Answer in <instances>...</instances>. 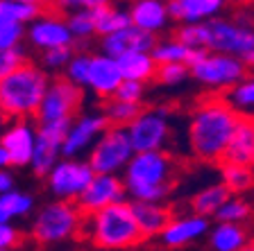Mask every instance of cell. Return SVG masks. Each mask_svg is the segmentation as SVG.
<instances>
[{"mask_svg":"<svg viewBox=\"0 0 254 251\" xmlns=\"http://www.w3.org/2000/svg\"><path fill=\"white\" fill-rule=\"evenodd\" d=\"M25 37L30 43L39 50H55V48H73V34L68 32V25L59 14L55 11H46L32 21L25 30Z\"/></svg>","mask_w":254,"mask_h":251,"instance_id":"cell-14","label":"cell"},{"mask_svg":"<svg viewBox=\"0 0 254 251\" xmlns=\"http://www.w3.org/2000/svg\"><path fill=\"white\" fill-rule=\"evenodd\" d=\"M14 190V177L9 170H0V195H7Z\"/></svg>","mask_w":254,"mask_h":251,"instance_id":"cell-42","label":"cell"},{"mask_svg":"<svg viewBox=\"0 0 254 251\" xmlns=\"http://www.w3.org/2000/svg\"><path fill=\"white\" fill-rule=\"evenodd\" d=\"M127 138L132 143L134 154H145V152H161V147L168 141V115L164 109L154 111H141L136 120L132 125L125 127Z\"/></svg>","mask_w":254,"mask_h":251,"instance_id":"cell-9","label":"cell"},{"mask_svg":"<svg viewBox=\"0 0 254 251\" xmlns=\"http://www.w3.org/2000/svg\"><path fill=\"white\" fill-rule=\"evenodd\" d=\"M82 102V89L73 86L68 79H53L39 104L37 118L41 125L57 120H73V113Z\"/></svg>","mask_w":254,"mask_h":251,"instance_id":"cell-10","label":"cell"},{"mask_svg":"<svg viewBox=\"0 0 254 251\" xmlns=\"http://www.w3.org/2000/svg\"><path fill=\"white\" fill-rule=\"evenodd\" d=\"M206 231H209V220L206 217L186 215V217H177V220L168 222V226L161 231V242L166 247H184L189 242L202 238Z\"/></svg>","mask_w":254,"mask_h":251,"instance_id":"cell-21","label":"cell"},{"mask_svg":"<svg viewBox=\"0 0 254 251\" xmlns=\"http://www.w3.org/2000/svg\"><path fill=\"white\" fill-rule=\"evenodd\" d=\"M241 251H254V245H248L245 249H241Z\"/></svg>","mask_w":254,"mask_h":251,"instance_id":"cell-45","label":"cell"},{"mask_svg":"<svg viewBox=\"0 0 254 251\" xmlns=\"http://www.w3.org/2000/svg\"><path fill=\"white\" fill-rule=\"evenodd\" d=\"M89 59H91V54H73V59H70L68 66H66V79H68L73 86H77V89L86 86Z\"/></svg>","mask_w":254,"mask_h":251,"instance_id":"cell-36","label":"cell"},{"mask_svg":"<svg viewBox=\"0 0 254 251\" xmlns=\"http://www.w3.org/2000/svg\"><path fill=\"white\" fill-rule=\"evenodd\" d=\"M23 39H25V25L0 18V50H18Z\"/></svg>","mask_w":254,"mask_h":251,"instance_id":"cell-35","label":"cell"},{"mask_svg":"<svg viewBox=\"0 0 254 251\" xmlns=\"http://www.w3.org/2000/svg\"><path fill=\"white\" fill-rule=\"evenodd\" d=\"M222 163L229 165H243L252 170L254 165V115L238 113L234 134L229 138V145L225 150Z\"/></svg>","mask_w":254,"mask_h":251,"instance_id":"cell-16","label":"cell"},{"mask_svg":"<svg viewBox=\"0 0 254 251\" xmlns=\"http://www.w3.org/2000/svg\"><path fill=\"white\" fill-rule=\"evenodd\" d=\"M127 27H132L129 11L118 9V7L109 5V2H105L100 9L95 11V34L109 37V34H116V32L127 30Z\"/></svg>","mask_w":254,"mask_h":251,"instance_id":"cell-28","label":"cell"},{"mask_svg":"<svg viewBox=\"0 0 254 251\" xmlns=\"http://www.w3.org/2000/svg\"><path fill=\"white\" fill-rule=\"evenodd\" d=\"M227 104L232 106L234 111H248L254 109V79H243V82L234 86L232 93H229Z\"/></svg>","mask_w":254,"mask_h":251,"instance_id":"cell-34","label":"cell"},{"mask_svg":"<svg viewBox=\"0 0 254 251\" xmlns=\"http://www.w3.org/2000/svg\"><path fill=\"white\" fill-rule=\"evenodd\" d=\"M70 59H73V48H55V50H46L43 52L41 61L48 70H59V68H66Z\"/></svg>","mask_w":254,"mask_h":251,"instance_id":"cell-37","label":"cell"},{"mask_svg":"<svg viewBox=\"0 0 254 251\" xmlns=\"http://www.w3.org/2000/svg\"><path fill=\"white\" fill-rule=\"evenodd\" d=\"M116 102H125V104H141V98H143V84L136 82H125L123 79L121 86L116 89V93L111 95Z\"/></svg>","mask_w":254,"mask_h":251,"instance_id":"cell-38","label":"cell"},{"mask_svg":"<svg viewBox=\"0 0 254 251\" xmlns=\"http://www.w3.org/2000/svg\"><path fill=\"white\" fill-rule=\"evenodd\" d=\"M175 179L173 158L164 152L134 154L125 167V193L141 204H161L168 197Z\"/></svg>","mask_w":254,"mask_h":251,"instance_id":"cell-2","label":"cell"},{"mask_svg":"<svg viewBox=\"0 0 254 251\" xmlns=\"http://www.w3.org/2000/svg\"><path fill=\"white\" fill-rule=\"evenodd\" d=\"M21 63H25V54H23L21 48L18 50H0V79L7 77Z\"/></svg>","mask_w":254,"mask_h":251,"instance_id":"cell-40","label":"cell"},{"mask_svg":"<svg viewBox=\"0 0 254 251\" xmlns=\"http://www.w3.org/2000/svg\"><path fill=\"white\" fill-rule=\"evenodd\" d=\"M227 199H229L227 188L222 183H213V186L202 188L195 197L190 199V208H193V215H197V217H209V215H216L218 208Z\"/></svg>","mask_w":254,"mask_h":251,"instance_id":"cell-26","label":"cell"},{"mask_svg":"<svg viewBox=\"0 0 254 251\" xmlns=\"http://www.w3.org/2000/svg\"><path fill=\"white\" fill-rule=\"evenodd\" d=\"M157 37L154 34H148V32H141L136 27H127V30H121L116 34H109V37H102L100 48L102 54L109 59H118L123 54L129 52H145L150 54L157 46Z\"/></svg>","mask_w":254,"mask_h":251,"instance_id":"cell-15","label":"cell"},{"mask_svg":"<svg viewBox=\"0 0 254 251\" xmlns=\"http://www.w3.org/2000/svg\"><path fill=\"white\" fill-rule=\"evenodd\" d=\"M105 129H107V120L102 113L82 115V118L73 120L68 134H66V141H64V145H62V156H66V158L77 156V154L84 152L93 141H98Z\"/></svg>","mask_w":254,"mask_h":251,"instance_id":"cell-18","label":"cell"},{"mask_svg":"<svg viewBox=\"0 0 254 251\" xmlns=\"http://www.w3.org/2000/svg\"><path fill=\"white\" fill-rule=\"evenodd\" d=\"M18 240H21L18 229L11 224H0V251H9L11 247L18 245Z\"/></svg>","mask_w":254,"mask_h":251,"instance_id":"cell-41","label":"cell"},{"mask_svg":"<svg viewBox=\"0 0 254 251\" xmlns=\"http://www.w3.org/2000/svg\"><path fill=\"white\" fill-rule=\"evenodd\" d=\"M34 208V199L27 193L11 190L7 195H0V224H11L16 217H25Z\"/></svg>","mask_w":254,"mask_h":251,"instance_id":"cell-29","label":"cell"},{"mask_svg":"<svg viewBox=\"0 0 254 251\" xmlns=\"http://www.w3.org/2000/svg\"><path fill=\"white\" fill-rule=\"evenodd\" d=\"M123 77L116 66V59H109L105 54H93L89 59V70H86V86L95 95L111 98L121 86Z\"/></svg>","mask_w":254,"mask_h":251,"instance_id":"cell-20","label":"cell"},{"mask_svg":"<svg viewBox=\"0 0 254 251\" xmlns=\"http://www.w3.org/2000/svg\"><path fill=\"white\" fill-rule=\"evenodd\" d=\"M91 236L102 249H129L143 240L129 204H114L91 215Z\"/></svg>","mask_w":254,"mask_h":251,"instance_id":"cell-4","label":"cell"},{"mask_svg":"<svg viewBox=\"0 0 254 251\" xmlns=\"http://www.w3.org/2000/svg\"><path fill=\"white\" fill-rule=\"evenodd\" d=\"M125 186L123 179L116 174H95L86 190L79 195L77 199V210L79 213H98L102 208H109L114 204H123L125 201Z\"/></svg>","mask_w":254,"mask_h":251,"instance_id":"cell-13","label":"cell"},{"mask_svg":"<svg viewBox=\"0 0 254 251\" xmlns=\"http://www.w3.org/2000/svg\"><path fill=\"white\" fill-rule=\"evenodd\" d=\"M222 186L227 188V193H245L254 186V172L250 167L243 165H229L222 163Z\"/></svg>","mask_w":254,"mask_h":251,"instance_id":"cell-32","label":"cell"},{"mask_svg":"<svg viewBox=\"0 0 254 251\" xmlns=\"http://www.w3.org/2000/svg\"><path fill=\"white\" fill-rule=\"evenodd\" d=\"M79 222H82V213L77 210V206L57 199L37 213L32 222V238L41 245H55L75 236L79 231Z\"/></svg>","mask_w":254,"mask_h":251,"instance_id":"cell-6","label":"cell"},{"mask_svg":"<svg viewBox=\"0 0 254 251\" xmlns=\"http://www.w3.org/2000/svg\"><path fill=\"white\" fill-rule=\"evenodd\" d=\"M189 73L200 84L211 86V89H234L245 79L248 68L236 57L206 52V57L200 63H195L193 68H189Z\"/></svg>","mask_w":254,"mask_h":251,"instance_id":"cell-8","label":"cell"},{"mask_svg":"<svg viewBox=\"0 0 254 251\" xmlns=\"http://www.w3.org/2000/svg\"><path fill=\"white\" fill-rule=\"evenodd\" d=\"M225 9L220 0H170L166 2L168 18L182 23V25H197L211 18H218V14Z\"/></svg>","mask_w":254,"mask_h":251,"instance_id":"cell-19","label":"cell"},{"mask_svg":"<svg viewBox=\"0 0 254 251\" xmlns=\"http://www.w3.org/2000/svg\"><path fill=\"white\" fill-rule=\"evenodd\" d=\"M95 174L91 172V167L82 161H57V165L48 172V186L53 190V195H57L59 201H77L79 195L86 190V186L91 183Z\"/></svg>","mask_w":254,"mask_h":251,"instance_id":"cell-12","label":"cell"},{"mask_svg":"<svg viewBox=\"0 0 254 251\" xmlns=\"http://www.w3.org/2000/svg\"><path fill=\"white\" fill-rule=\"evenodd\" d=\"M132 156L134 150L129 138H127V131L118 129V127H109L95 141L86 165L91 167L93 174H116L118 170L127 167Z\"/></svg>","mask_w":254,"mask_h":251,"instance_id":"cell-7","label":"cell"},{"mask_svg":"<svg viewBox=\"0 0 254 251\" xmlns=\"http://www.w3.org/2000/svg\"><path fill=\"white\" fill-rule=\"evenodd\" d=\"M186 75H189V68H186V66H182V63H168V66H157L154 77H157L161 84L173 86V84L184 82Z\"/></svg>","mask_w":254,"mask_h":251,"instance_id":"cell-39","label":"cell"},{"mask_svg":"<svg viewBox=\"0 0 254 251\" xmlns=\"http://www.w3.org/2000/svg\"><path fill=\"white\" fill-rule=\"evenodd\" d=\"M34 141H37V131L32 129L30 122L16 120L14 125L7 127L5 134L0 136V147L7 152L11 165L25 167V165H30V161H32Z\"/></svg>","mask_w":254,"mask_h":251,"instance_id":"cell-17","label":"cell"},{"mask_svg":"<svg viewBox=\"0 0 254 251\" xmlns=\"http://www.w3.org/2000/svg\"><path fill=\"white\" fill-rule=\"evenodd\" d=\"M190 54L193 50H189L186 46L177 41H161L154 46V50L150 52L152 57L154 66H168V63H182L189 68V61H190Z\"/></svg>","mask_w":254,"mask_h":251,"instance_id":"cell-30","label":"cell"},{"mask_svg":"<svg viewBox=\"0 0 254 251\" xmlns=\"http://www.w3.org/2000/svg\"><path fill=\"white\" fill-rule=\"evenodd\" d=\"M73 120H57L46 122L37 129V141H34V152H32L30 167L37 177H48V172L57 165V158L62 154V145L66 141Z\"/></svg>","mask_w":254,"mask_h":251,"instance_id":"cell-11","label":"cell"},{"mask_svg":"<svg viewBox=\"0 0 254 251\" xmlns=\"http://www.w3.org/2000/svg\"><path fill=\"white\" fill-rule=\"evenodd\" d=\"M143 106L141 104H125V102H116V100H111L105 104V115L107 120V127H118V129H125L127 125H132L136 120L138 115H141Z\"/></svg>","mask_w":254,"mask_h":251,"instance_id":"cell-31","label":"cell"},{"mask_svg":"<svg viewBox=\"0 0 254 251\" xmlns=\"http://www.w3.org/2000/svg\"><path fill=\"white\" fill-rule=\"evenodd\" d=\"M129 21H132V27L157 37V32L164 30L170 18H168V11H166V2H159V0H138V2L132 5V9H129Z\"/></svg>","mask_w":254,"mask_h":251,"instance_id":"cell-22","label":"cell"},{"mask_svg":"<svg viewBox=\"0 0 254 251\" xmlns=\"http://www.w3.org/2000/svg\"><path fill=\"white\" fill-rule=\"evenodd\" d=\"M132 206V215L136 220V226L141 231L143 238H152V236H161V231L168 226L170 222V210L161 204H141L134 201Z\"/></svg>","mask_w":254,"mask_h":251,"instance_id":"cell-23","label":"cell"},{"mask_svg":"<svg viewBox=\"0 0 254 251\" xmlns=\"http://www.w3.org/2000/svg\"><path fill=\"white\" fill-rule=\"evenodd\" d=\"M11 163H9V156H7V152L0 147V170H7Z\"/></svg>","mask_w":254,"mask_h":251,"instance_id":"cell-43","label":"cell"},{"mask_svg":"<svg viewBox=\"0 0 254 251\" xmlns=\"http://www.w3.org/2000/svg\"><path fill=\"white\" fill-rule=\"evenodd\" d=\"M206 43L204 50H213V54L243 59L254 48V27L248 21H227V18H211L204 23Z\"/></svg>","mask_w":254,"mask_h":251,"instance_id":"cell-5","label":"cell"},{"mask_svg":"<svg viewBox=\"0 0 254 251\" xmlns=\"http://www.w3.org/2000/svg\"><path fill=\"white\" fill-rule=\"evenodd\" d=\"M2 118H5V113H2V111H0V122H2Z\"/></svg>","mask_w":254,"mask_h":251,"instance_id":"cell-46","label":"cell"},{"mask_svg":"<svg viewBox=\"0 0 254 251\" xmlns=\"http://www.w3.org/2000/svg\"><path fill=\"white\" fill-rule=\"evenodd\" d=\"M209 245L213 251H241L248 247V233L236 224H216L209 236Z\"/></svg>","mask_w":254,"mask_h":251,"instance_id":"cell-27","label":"cell"},{"mask_svg":"<svg viewBox=\"0 0 254 251\" xmlns=\"http://www.w3.org/2000/svg\"><path fill=\"white\" fill-rule=\"evenodd\" d=\"M50 77L43 68L25 61L7 77L0 79V111L5 118L27 120L39 111L43 95L48 91Z\"/></svg>","mask_w":254,"mask_h":251,"instance_id":"cell-3","label":"cell"},{"mask_svg":"<svg viewBox=\"0 0 254 251\" xmlns=\"http://www.w3.org/2000/svg\"><path fill=\"white\" fill-rule=\"evenodd\" d=\"M116 66H118L121 77L125 79V82H136V84L154 79V73H157V66H154L152 57L145 52L123 54V57L116 59Z\"/></svg>","mask_w":254,"mask_h":251,"instance_id":"cell-24","label":"cell"},{"mask_svg":"<svg viewBox=\"0 0 254 251\" xmlns=\"http://www.w3.org/2000/svg\"><path fill=\"white\" fill-rule=\"evenodd\" d=\"M250 213H252V208H250V204L245 201V199L229 197L227 201L218 208L216 220H218V224H236V226H241V222L248 220Z\"/></svg>","mask_w":254,"mask_h":251,"instance_id":"cell-33","label":"cell"},{"mask_svg":"<svg viewBox=\"0 0 254 251\" xmlns=\"http://www.w3.org/2000/svg\"><path fill=\"white\" fill-rule=\"evenodd\" d=\"M241 61L245 63V68H248V66H252V68H254V48H252V50H250L248 54H245L243 59H241Z\"/></svg>","mask_w":254,"mask_h":251,"instance_id":"cell-44","label":"cell"},{"mask_svg":"<svg viewBox=\"0 0 254 251\" xmlns=\"http://www.w3.org/2000/svg\"><path fill=\"white\" fill-rule=\"evenodd\" d=\"M41 14H46V5L37 0H0V18L18 25H30Z\"/></svg>","mask_w":254,"mask_h":251,"instance_id":"cell-25","label":"cell"},{"mask_svg":"<svg viewBox=\"0 0 254 251\" xmlns=\"http://www.w3.org/2000/svg\"><path fill=\"white\" fill-rule=\"evenodd\" d=\"M236 120L238 113L227 104V100L213 98L197 104L189 125V145L195 158L204 163L222 161Z\"/></svg>","mask_w":254,"mask_h":251,"instance_id":"cell-1","label":"cell"}]
</instances>
